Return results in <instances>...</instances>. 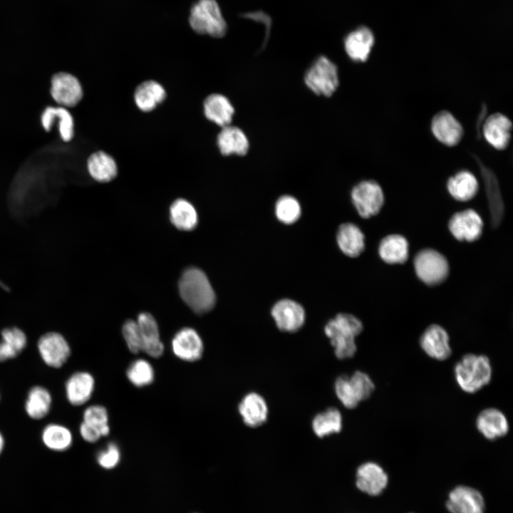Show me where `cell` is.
I'll use <instances>...</instances> for the list:
<instances>
[{
    "instance_id": "1",
    "label": "cell",
    "mask_w": 513,
    "mask_h": 513,
    "mask_svg": "<svg viewBox=\"0 0 513 513\" xmlns=\"http://www.w3.org/2000/svg\"><path fill=\"white\" fill-rule=\"evenodd\" d=\"M178 289L183 301L195 313L205 314L215 305L216 295L205 273L189 267L182 274Z\"/></svg>"
},
{
    "instance_id": "2",
    "label": "cell",
    "mask_w": 513,
    "mask_h": 513,
    "mask_svg": "<svg viewBox=\"0 0 513 513\" xmlns=\"http://www.w3.org/2000/svg\"><path fill=\"white\" fill-rule=\"evenodd\" d=\"M362 322L350 314H338L325 326L324 332L338 359L352 358L356 351L355 338L363 331Z\"/></svg>"
},
{
    "instance_id": "3",
    "label": "cell",
    "mask_w": 513,
    "mask_h": 513,
    "mask_svg": "<svg viewBox=\"0 0 513 513\" xmlns=\"http://www.w3.org/2000/svg\"><path fill=\"white\" fill-rule=\"evenodd\" d=\"M454 373L457 385L464 392L475 393L490 383L492 368L486 356L467 353L455 364Z\"/></svg>"
},
{
    "instance_id": "4",
    "label": "cell",
    "mask_w": 513,
    "mask_h": 513,
    "mask_svg": "<svg viewBox=\"0 0 513 513\" xmlns=\"http://www.w3.org/2000/svg\"><path fill=\"white\" fill-rule=\"evenodd\" d=\"M190 28L197 34L222 38L228 26L217 0H197L188 15Z\"/></svg>"
},
{
    "instance_id": "5",
    "label": "cell",
    "mask_w": 513,
    "mask_h": 513,
    "mask_svg": "<svg viewBox=\"0 0 513 513\" xmlns=\"http://www.w3.org/2000/svg\"><path fill=\"white\" fill-rule=\"evenodd\" d=\"M304 82L316 95L331 96L339 83L337 66L326 56H321L306 72Z\"/></svg>"
},
{
    "instance_id": "6",
    "label": "cell",
    "mask_w": 513,
    "mask_h": 513,
    "mask_svg": "<svg viewBox=\"0 0 513 513\" xmlns=\"http://www.w3.org/2000/svg\"><path fill=\"white\" fill-rule=\"evenodd\" d=\"M413 264L418 277L427 285L434 286L442 283L449 274L447 260L435 249L420 251L414 258Z\"/></svg>"
},
{
    "instance_id": "7",
    "label": "cell",
    "mask_w": 513,
    "mask_h": 513,
    "mask_svg": "<svg viewBox=\"0 0 513 513\" xmlns=\"http://www.w3.org/2000/svg\"><path fill=\"white\" fill-rule=\"evenodd\" d=\"M351 199L360 216L369 218L380 212L383 205L384 195L378 182L365 180L353 188Z\"/></svg>"
},
{
    "instance_id": "8",
    "label": "cell",
    "mask_w": 513,
    "mask_h": 513,
    "mask_svg": "<svg viewBox=\"0 0 513 513\" xmlns=\"http://www.w3.org/2000/svg\"><path fill=\"white\" fill-rule=\"evenodd\" d=\"M37 348L44 363L53 368L62 367L71 353L70 345L65 337L55 331L41 336L37 342Z\"/></svg>"
},
{
    "instance_id": "9",
    "label": "cell",
    "mask_w": 513,
    "mask_h": 513,
    "mask_svg": "<svg viewBox=\"0 0 513 513\" xmlns=\"http://www.w3.org/2000/svg\"><path fill=\"white\" fill-rule=\"evenodd\" d=\"M171 347L177 358L187 362L200 360L204 352L201 336L190 327L182 328L176 332L172 339Z\"/></svg>"
},
{
    "instance_id": "10",
    "label": "cell",
    "mask_w": 513,
    "mask_h": 513,
    "mask_svg": "<svg viewBox=\"0 0 513 513\" xmlns=\"http://www.w3.org/2000/svg\"><path fill=\"white\" fill-rule=\"evenodd\" d=\"M445 506L450 513H484V501L477 489L460 485L452 489Z\"/></svg>"
},
{
    "instance_id": "11",
    "label": "cell",
    "mask_w": 513,
    "mask_h": 513,
    "mask_svg": "<svg viewBox=\"0 0 513 513\" xmlns=\"http://www.w3.org/2000/svg\"><path fill=\"white\" fill-rule=\"evenodd\" d=\"M448 228L457 240L474 242L482 233L483 222L477 212L467 209L454 214L449 221Z\"/></svg>"
},
{
    "instance_id": "12",
    "label": "cell",
    "mask_w": 513,
    "mask_h": 513,
    "mask_svg": "<svg viewBox=\"0 0 513 513\" xmlns=\"http://www.w3.org/2000/svg\"><path fill=\"white\" fill-rule=\"evenodd\" d=\"M419 343L422 350L431 358L445 361L451 356L449 335L438 324L429 326L422 333Z\"/></svg>"
},
{
    "instance_id": "13",
    "label": "cell",
    "mask_w": 513,
    "mask_h": 513,
    "mask_svg": "<svg viewBox=\"0 0 513 513\" xmlns=\"http://www.w3.org/2000/svg\"><path fill=\"white\" fill-rule=\"evenodd\" d=\"M51 93L58 103L68 107L78 104L83 97L79 81L74 76L63 72L52 77Z\"/></svg>"
},
{
    "instance_id": "14",
    "label": "cell",
    "mask_w": 513,
    "mask_h": 513,
    "mask_svg": "<svg viewBox=\"0 0 513 513\" xmlns=\"http://www.w3.org/2000/svg\"><path fill=\"white\" fill-rule=\"evenodd\" d=\"M271 313L278 328L285 332L297 331L305 321L303 307L290 299L278 301L273 306Z\"/></svg>"
},
{
    "instance_id": "15",
    "label": "cell",
    "mask_w": 513,
    "mask_h": 513,
    "mask_svg": "<svg viewBox=\"0 0 513 513\" xmlns=\"http://www.w3.org/2000/svg\"><path fill=\"white\" fill-rule=\"evenodd\" d=\"M388 482L387 473L376 462H367L357 469L356 486L361 491L369 495L377 496L382 493Z\"/></svg>"
},
{
    "instance_id": "16",
    "label": "cell",
    "mask_w": 513,
    "mask_h": 513,
    "mask_svg": "<svg viewBox=\"0 0 513 513\" xmlns=\"http://www.w3.org/2000/svg\"><path fill=\"white\" fill-rule=\"evenodd\" d=\"M512 123L505 115L495 113L484 121L482 133L486 141L497 150L505 149L511 139Z\"/></svg>"
},
{
    "instance_id": "17",
    "label": "cell",
    "mask_w": 513,
    "mask_h": 513,
    "mask_svg": "<svg viewBox=\"0 0 513 513\" xmlns=\"http://www.w3.org/2000/svg\"><path fill=\"white\" fill-rule=\"evenodd\" d=\"M431 130L439 142L450 147L457 145L463 135V129L460 122L446 110L434 115Z\"/></svg>"
},
{
    "instance_id": "18",
    "label": "cell",
    "mask_w": 513,
    "mask_h": 513,
    "mask_svg": "<svg viewBox=\"0 0 513 513\" xmlns=\"http://www.w3.org/2000/svg\"><path fill=\"white\" fill-rule=\"evenodd\" d=\"M136 322L142 340V351L152 358L160 357L165 348L155 318L150 313L142 312L138 316Z\"/></svg>"
},
{
    "instance_id": "19",
    "label": "cell",
    "mask_w": 513,
    "mask_h": 513,
    "mask_svg": "<svg viewBox=\"0 0 513 513\" xmlns=\"http://www.w3.org/2000/svg\"><path fill=\"white\" fill-rule=\"evenodd\" d=\"M476 428L484 437L495 440L508 433L509 425L507 417L501 410L488 408L477 415Z\"/></svg>"
},
{
    "instance_id": "20",
    "label": "cell",
    "mask_w": 513,
    "mask_h": 513,
    "mask_svg": "<svg viewBox=\"0 0 513 513\" xmlns=\"http://www.w3.org/2000/svg\"><path fill=\"white\" fill-rule=\"evenodd\" d=\"M480 170L485 186V192L493 228H497L504 217V204L499 182L494 172L480 163Z\"/></svg>"
},
{
    "instance_id": "21",
    "label": "cell",
    "mask_w": 513,
    "mask_h": 513,
    "mask_svg": "<svg viewBox=\"0 0 513 513\" xmlns=\"http://www.w3.org/2000/svg\"><path fill=\"white\" fill-rule=\"evenodd\" d=\"M95 388L93 376L86 371H77L66 380L65 392L67 400L74 406L86 403Z\"/></svg>"
},
{
    "instance_id": "22",
    "label": "cell",
    "mask_w": 513,
    "mask_h": 513,
    "mask_svg": "<svg viewBox=\"0 0 513 513\" xmlns=\"http://www.w3.org/2000/svg\"><path fill=\"white\" fill-rule=\"evenodd\" d=\"M238 410L244 423L250 428L261 426L268 418L267 403L257 393L245 395L238 405Z\"/></svg>"
},
{
    "instance_id": "23",
    "label": "cell",
    "mask_w": 513,
    "mask_h": 513,
    "mask_svg": "<svg viewBox=\"0 0 513 513\" xmlns=\"http://www.w3.org/2000/svg\"><path fill=\"white\" fill-rule=\"evenodd\" d=\"M375 38L368 27L360 26L344 39V48L348 57L356 62H365L369 57Z\"/></svg>"
},
{
    "instance_id": "24",
    "label": "cell",
    "mask_w": 513,
    "mask_h": 513,
    "mask_svg": "<svg viewBox=\"0 0 513 513\" xmlns=\"http://www.w3.org/2000/svg\"><path fill=\"white\" fill-rule=\"evenodd\" d=\"M217 142L220 152L224 155H244L249 148V140L244 131L231 125L222 128Z\"/></svg>"
},
{
    "instance_id": "25",
    "label": "cell",
    "mask_w": 513,
    "mask_h": 513,
    "mask_svg": "<svg viewBox=\"0 0 513 513\" xmlns=\"http://www.w3.org/2000/svg\"><path fill=\"white\" fill-rule=\"evenodd\" d=\"M204 113L209 120L223 128L231 124L234 108L226 96L213 93L204 100Z\"/></svg>"
},
{
    "instance_id": "26",
    "label": "cell",
    "mask_w": 513,
    "mask_h": 513,
    "mask_svg": "<svg viewBox=\"0 0 513 513\" xmlns=\"http://www.w3.org/2000/svg\"><path fill=\"white\" fill-rule=\"evenodd\" d=\"M337 242L341 250L351 257L358 256L365 248L364 234L360 228L353 223H344L339 227Z\"/></svg>"
},
{
    "instance_id": "27",
    "label": "cell",
    "mask_w": 513,
    "mask_h": 513,
    "mask_svg": "<svg viewBox=\"0 0 513 513\" xmlns=\"http://www.w3.org/2000/svg\"><path fill=\"white\" fill-rule=\"evenodd\" d=\"M478 187L477 178L468 170L457 172L447 182V189L450 195L461 202L472 199L477 193Z\"/></svg>"
},
{
    "instance_id": "28",
    "label": "cell",
    "mask_w": 513,
    "mask_h": 513,
    "mask_svg": "<svg viewBox=\"0 0 513 513\" xmlns=\"http://www.w3.org/2000/svg\"><path fill=\"white\" fill-rule=\"evenodd\" d=\"M408 242L403 236L390 234L381 239L378 254L388 264H403L408 258Z\"/></svg>"
},
{
    "instance_id": "29",
    "label": "cell",
    "mask_w": 513,
    "mask_h": 513,
    "mask_svg": "<svg viewBox=\"0 0 513 513\" xmlns=\"http://www.w3.org/2000/svg\"><path fill=\"white\" fill-rule=\"evenodd\" d=\"M51 405L52 396L48 390L41 385H35L28 392L24 408L29 418L41 420L48 414Z\"/></svg>"
},
{
    "instance_id": "30",
    "label": "cell",
    "mask_w": 513,
    "mask_h": 513,
    "mask_svg": "<svg viewBox=\"0 0 513 513\" xmlns=\"http://www.w3.org/2000/svg\"><path fill=\"white\" fill-rule=\"evenodd\" d=\"M166 98L164 88L154 81H146L135 89L134 99L136 105L144 112H149L156 108Z\"/></svg>"
},
{
    "instance_id": "31",
    "label": "cell",
    "mask_w": 513,
    "mask_h": 513,
    "mask_svg": "<svg viewBox=\"0 0 513 513\" xmlns=\"http://www.w3.org/2000/svg\"><path fill=\"white\" fill-rule=\"evenodd\" d=\"M87 167L90 176L100 182L111 181L118 172L115 160L103 151L93 153L88 159Z\"/></svg>"
},
{
    "instance_id": "32",
    "label": "cell",
    "mask_w": 513,
    "mask_h": 513,
    "mask_svg": "<svg viewBox=\"0 0 513 513\" xmlns=\"http://www.w3.org/2000/svg\"><path fill=\"white\" fill-rule=\"evenodd\" d=\"M170 219L178 229L190 231L198 223V214L192 204L185 199L175 200L170 207Z\"/></svg>"
},
{
    "instance_id": "33",
    "label": "cell",
    "mask_w": 513,
    "mask_h": 513,
    "mask_svg": "<svg viewBox=\"0 0 513 513\" xmlns=\"http://www.w3.org/2000/svg\"><path fill=\"white\" fill-rule=\"evenodd\" d=\"M1 336L0 362L16 358L26 346V335L18 327L4 328Z\"/></svg>"
},
{
    "instance_id": "34",
    "label": "cell",
    "mask_w": 513,
    "mask_h": 513,
    "mask_svg": "<svg viewBox=\"0 0 513 513\" xmlns=\"http://www.w3.org/2000/svg\"><path fill=\"white\" fill-rule=\"evenodd\" d=\"M41 440L49 450L63 452L72 445L73 435L67 427L61 424L51 423L43 428Z\"/></svg>"
},
{
    "instance_id": "35",
    "label": "cell",
    "mask_w": 513,
    "mask_h": 513,
    "mask_svg": "<svg viewBox=\"0 0 513 513\" xmlns=\"http://www.w3.org/2000/svg\"><path fill=\"white\" fill-rule=\"evenodd\" d=\"M342 426L341 413L335 408H329L317 414L311 423L313 431L318 437L338 433L341 430Z\"/></svg>"
},
{
    "instance_id": "36",
    "label": "cell",
    "mask_w": 513,
    "mask_h": 513,
    "mask_svg": "<svg viewBox=\"0 0 513 513\" xmlns=\"http://www.w3.org/2000/svg\"><path fill=\"white\" fill-rule=\"evenodd\" d=\"M129 381L135 387L151 384L155 379V370L151 363L142 358L133 361L126 371Z\"/></svg>"
},
{
    "instance_id": "37",
    "label": "cell",
    "mask_w": 513,
    "mask_h": 513,
    "mask_svg": "<svg viewBox=\"0 0 513 513\" xmlns=\"http://www.w3.org/2000/svg\"><path fill=\"white\" fill-rule=\"evenodd\" d=\"M108 413L100 405H93L86 408L83 413V422L98 428L102 437L110 433Z\"/></svg>"
},
{
    "instance_id": "38",
    "label": "cell",
    "mask_w": 513,
    "mask_h": 513,
    "mask_svg": "<svg viewBox=\"0 0 513 513\" xmlns=\"http://www.w3.org/2000/svg\"><path fill=\"white\" fill-rule=\"evenodd\" d=\"M277 218L285 224L295 222L301 215V207L296 199L289 195L281 197L275 207Z\"/></svg>"
},
{
    "instance_id": "39",
    "label": "cell",
    "mask_w": 513,
    "mask_h": 513,
    "mask_svg": "<svg viewBox=\"0 0 513 513\" xmlns=\"http://www.w3.org/2000/svg\"><path fill=\"white\" fill-rule=\"evenodd\" d=\"M334 390L338 399L345 408L353 409L359 405L360 402L354 393L348 375L338 377L334 383Z\"/></svg>"
},
{
    "instance_id": "40",
    "label": "cell",
    "mask_w": 513,
    "mask_h": 513,
    "mask_svg": "<svg viewBox=\"0 0 513 513\" xmlns=\"http://www.w3.org/2000/svg\"><path fill=\"white\" fill-rule=\"evenodd\" d=\"M348 377L360 403L370 397L375 390V385L368 374L361 370H356Z\"/></svg>"
},
{
    "instance_id": "41",
    "label": "cell",
    "mask_w": 513,
    "mask_h": 513,
    "mask_svg": "<svg viewBox=\"0 0 513 513\" xmlns=\"http://www.w3.org/2000/svg\"><path fill=\"white\" fill-rule=\"evenodd\" d=\"M122 334L131 353L137 354L142 351L141 336L136 321L127 320L123 325Z\"/></svg>"
},
{
    "instance_id": "42",
    "label": "cell",
    "mask_w": 513,
    "mask_h": 513,
    "mask_svg": "<svg viewBox=\"0 0 513 513\" xmlns=\"http://www.w3.org/2000/svg\"><path fill=\"white\" fill-rule=\"evenodd\" d=\"M52 113L59 119V131L62 139L67 142L71 140L74 134L73 119L68 110L63 107H50Z\"/></svg>"
},
{
    "instance_id": "43",
    "label": "cell",
    "mask_w": 513,
    "mask_h": 513,
    "mask_svg": "<svg viewBox=\"0 0 513 513\" xmlns=\"http://www.w3.org/2000/svg\"><path fill=\"white\" fill-rule=\"evenodd\" d=\"M120 460V451L115 442H110L97 455L98 465L104 469L115 467Z\"/></svg>"
},
{
    "instance_id": "44",
    "label": "cell",
    "mask_w": 513,
    "mask_h": 513,
    "mask_svg": "<svg viewBox=\"0 0 513 513\" xmlns=\"http://www.w3.org/2000/svg\"><path fill=\"white\" fill-rule=\"evenodd\" d=\"M79 432L81 437L87 442L93 443L100 440L102 437L100 430L84 422H82L79 427Z\"/></svg>"
},
{
    "instance_id": "45",
    "label": "cell",
    "mask_w": 513,
    "mask_h": 513,
    "mask_svg": "<svg viewBox=\"0 0 513 513\" xmlns=\"http://www.w3.org/2000/svg\"><path fill=\"white\" fill-rule=\"evenodd\" d=\"M244 18L261 22L266 28V33H269L271 24V18L263 11L249 12L243 15Z\"/></svg>"
},
{
    "instance_id": "46",
    "label": "cell",
    "mask_w": 513,
    "mask_h": 513,
    "mask_svg": "<svg viewBox=\"0 0 513 513\" xmlns=\"http://www.w3.org/2000/svg\"><path fill=\"white\" fill-rule=\"evenodd\" d=\"M5 445V440L2 433L0 432V455L1 454Z\"/></svg>"
},
{
    "instance_id": "47",
    "label": "cell",
    "mask_w": 513,
    "mask_h": 513,
    "mask_svg": "<svg viewBox=\"0 0 513 513\" xmlns=\"http://www.w3.org/2000/svg\"><path fill=\"white\" fill-rule=\"evenodd\" d=\"M410 513H412V512H410Z\"/></svg>"
}]
</instances>
